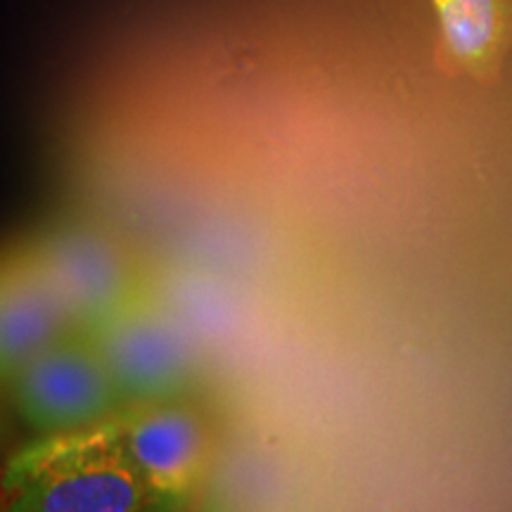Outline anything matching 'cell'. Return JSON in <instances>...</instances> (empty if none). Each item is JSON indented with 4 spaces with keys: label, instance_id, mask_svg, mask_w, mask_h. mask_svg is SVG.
Listing matches in <instances>:
<instances>
[{
    "label": "cell",
    "instance_id": "6da1fadb",
    "mask_svg": "<svg viewBox=\"0 0 512 512\" xmlns=\"http://www.w3.org/2000/svg\"><path fill=\"white\" fill-rule=\"evenodd\" d=\"M0 501L17 512H136L157 508L121 439L117 415L38 434L0 475Z\"/></svg>",
    "mask_w": 512,
    "mask_h": 512
},
{
    "label": "cell",
    "instance_id": "7a4b0ae2",
    "mask_svg": "<svg viewBox=\"0 0 512 512\" xmlns=\"http://www.w3.org/2000/svg\"><path fill=\"white\" fill-rule=\"evenodd\" d=\"M124 406L181 401L197 380V356L183 325L147 290L86 332Z\"/></svg>",
    "mask_w": 512,
    "mask_h": 512
},
{
    "label": "cell",
    "instance_id": "3957f363",
    "mask_svg": "<svg viewBox=\"0 0 512 512\" xmlns=\"http://www.w3.org/2000/svg\"><path fill=\"white\" fill-rule=\"evenodd\" d=\"M10 384L17 415L36 434L95 425L126 408L98 349L83 332L38 351Z\"/></svg>",
    "mask_w": 512,
    "mask_h": 512
},
{
    "label": "cell",
    "instance_id": "277c9868",
    "mask_svg": "<svg viewBox=\"0 0 512 512\" xmlns=\"http://www.w3.org/2000/svg\"><path fill=\"white\" fill-rule=\"evenodd\" d=\"M29 245L83 335L147 292L124 249L93 228L57 226Z\"/></svg>",
    "mask_w": 512,
    "mask_h": 512
},
{
    "label": "cell",
    "instance_id": "5b68a950",
    "mask_svg": "<svg viewBox=\"0 0 512 512\" xmlns=\"http://www.w3.org/2000/svg\"><path fill=\"white\" fill-rule=\"evenodd\" d=\"M124 446L157 508H181L209 470V434L178 401L140 403L117 413Z\"/></svg>",
    "mask_w": 512,
    "mask_h": 512
},
{
    "label": "cell",
    "instance_id": "8992f818",
    "mask_svg": "<svg viewBox=\"0 0 512 512\" xmlns=\"http://www.w3.org/2000/svg\"><path fill=\"white\" fill-rule=\"evenodd\" d=\"M72 332V313L29 242L0 254V380Z\"/></svg>",
    "mask_w": 512,
    "mask_h": 512
},
{
    "label": "cell",
    "instance_id": "52a82bcc",
    "mask_svg": "<svg viewBox=\"0 0 512 512\" xmlns=\"http://www.w3.org/2000/svg\"><path fill=\"white\" fill-rule=\"evenodd\" d=\"M439 15L437 62L446 74L498 81L512 48V0H434Z\"/></svg>",
    "mask_w": 512,
    "mask_h": 512
}]
</instances>
